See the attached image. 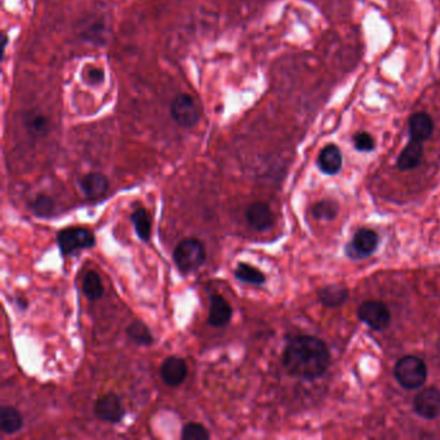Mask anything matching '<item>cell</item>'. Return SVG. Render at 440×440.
I'll use <instances>...</instances> for the list:
<instances>
[{
  "label": "cell",
  "instance_id": "obj_1",
  "mask_svg": "<svg viewBox=\"0 0 440 440\" xmlns=\"http://www.w3.org/2000/svg\"><path fill=\"white\" fill-rule=\"evenodd\" d=\"M331 364V353L325 343L314 336L292 337L283 353V365L290 376L315 380Z\"/></svg>",
  "mask_w": 440,
  "mask_h": 440
},
{
  "label": "cell",
  "instance_id": "obj_2",
  "mask_svg": "<svg viewBox=\"0 0 440 440\" xmlns=\"http://www.w3.org/2000/svg\"><path fill=\"white\" fill-rule=\"evenodd\" d=\"M205 258V244L196 238L183 239L173 251L174 265L183 275H189L202 268Z\"/></svg>",
  "mask_w": 440,
  "mask_h": 440
},
{
  "label": "cell",
  "instance_id": "obj_3",
  "mask_svg": "<svg viewBox=\"0 0 440 440\" xmlns=\"http://www.w3.org/2000/svg\"><path fill=\"white\" fill-rule=\"evenodd\" d=\"M397 382L408 390L419 389L426 382L428 367L425 362L413 355L403 356L394 368Z\"/></svg>",
  "mask_w": 440,
  "mask_h": 440
},
{
  "label": "cell",
  "instance_id": "obj_4",
  "mask_svg": "<svg viewBox=\"0 0 440 440\" xmlns=\"http://www.w3.org/2000/svg\"><path fill=\"white\" fill-rule=\"evenodd\" d=\"M57 244L64 257H69L76 251L88 249L96 246V236L86 227L74 226L60 230L57 234Z\"/></svg>",
  "mask_w": 440,
  "mask_h": 440
},
{
  "label": "cell",
  "instance_id": "obj_5",
  "mask_svg": "<svg viewBox=\"0 0 440 440\" xmlns=\"http://www.w3.org/2000/svg\"><path fill=\"white\" fill-rule=\"evenodd\" d=\"M171 115L177 124L185 128H192L198 124L200 113L193 97L180 93L173 98L171 105Z\"/></svg>",
  "mask_w": 440,
  "mask_h": 440
},
{
  "label": "cell",
  "instance_id": "obj_6",
  "mask_svg": "<svg viewBox=\"0 0 440 440\" xmlns=\"http://www.w3.org/2000/svg\"><path fill=\"white\" fill-rule=\"evenodd\" d=\"M358 318L375 331L385 329L391 321L386 305L380 301H364L358 309Z\"/></svg>",
  "mask_w": 440,
  "mask_h": 440
},
{
  "label": "cell",
  "instance_id": "obj_7",
  "mask_svg": "<svg viewBox=\"0 0 440 440\" xmlns=\"http://www.w3.org/2000/svg\"><path fill=\"white\" fill-rule=\"evenodd\" d=\"M378 235L371 229H360L346 247V255L354 259L368 257L376 251Z\"/></svg>",
  "mask_w": 440,
  "mask_h": 440
},
{
  "label": "cell",
  "instance_id": "obj_8",
  "mask_svg": "<svg viewBox=\"0 0 440 440\" xmlns=\"http://www.w3.org/2000/svg\"><path fill=\"white\" fill-rule=\"evenodd\" d=\"M93 410L98 419L108 424H119L126 415L121 399L114 393H108L98 397Z\"/></svg>",
  "mask_w": 440,
  "mask_h": 440
},
{
  "label": "cell",
  "instance_id": "obj_9",
  "mask_svg": "<svg viewBox=\"0 0 440 440\" xmlns=\"http://www.w3.org/2000/svg\"><path fill=\"white\" fill-rule=\"evenodd\" d=\"M415 410L421 417L434 419L440 416V390L429 387L421 390L413 402Z\"/></svg>",
  "mask_w": 440,
  "mask_h": 440
},
{
  "label": "cell",
  "instance_id": "obj_10",
  "mask_svg": "<svg viewBox=\"0 0 440 440\" xmlns=\"http://www.w3.org/2000/svg\"><path fill=\"white\" fill-rule=\"evenodd\" d=\"M189 373V367L185 359L171 355L168 356L161 367V377L165 385L171 387L180 386L183 384Z\"/></svg>",
  "mask_w": 440,
  "mask_h": 440
},
{
  "label": "cell",
  "instance_id": "obj_11",
  "mask_svg": "<svg viewBox=\"0 0 440 440\" xmlns=\"http://www.w3.org/2000/svg\"><path fill=\"white\" fill-rule=\"evenodd\" d=\"M246 218L248 225L256 231H266L274 225V213L270 205L265 202H255L249 205Z\"/></svg>",
  "mask_w": 440,
  "mask_h": 440
},
{
  "label": "cell",
  "instance_id": "obj_12",
  "mask_svg": "<svg viewBox=\"0 0 440 440\" xmlns=\"http://www.w3.org/2000/svg\"><path fill=\"white\" fill-rule=\"evenodd\" d=\"M233 318V308L230 303L218 293L211 294V306L208 312V324L220 328L225 327Z\"/></svg>",
  "mask_w": 440,
  "mask_h": 440
},
{
  "label": "cell",
  "instance_id": "obj_13",
  "mask_svg": "<svg viewBox=\"0 0 440 440\" xmlns=\"http://www.w3.org/2000/svg\"><path fill=\"white\" fill-rule=\"evenodd\" d=\"M79 185L88 200H98L105 196L108 190V177L102 173H88L80 178Z\"/></svg>",
  "mask_w": 440,
  "mask_h": 440
},
{
  "label": "cell",
  "instance_id": "obj_14",
  "mask_svg": "<svg viewBox=\"0 0 440 440\" xmlns=\"http://www.w3.org/2000/svg\"><path fill=\"white\" fill-rule=\"evenodd\" d=\"M434 132V121L429 114L421 111L413 114L409 119V136L410 140L424 141L429 140Z\"/></svg>",
  "mask_w": 440,
  "mask_h": 440
},
{
  "label": "cell",
  "instance_id": "obj_15",
  "mask_svg": "<svg viewBox=\"0 0 440 440\" xmlns=\"http://www.w3.org/2000/svg\"><path fill=\"white\" fill-rule=\"evenodd\" d=\"M424 157V146L422 142L410 140L404 150L400 152L397 158V168L400 171H410L417 168Z\"/></svg>",
  "mask_w": 440,
  "mask_h": 440
},
{
  "label": "cell",
  "instance_id": "obj_16",
  "mask_svg": "<svg viewBox=\"0 0 440 440\" xmlns=\"http://www.w3.org/2000/svg\"><path fill=\"white\" fill-rule=\"evenodd\" d=\"M318 167L325 174H336L343 167V154L336 145L325 146L318 157Z\"/></svg>",
  "mask_w": 440,
  "mask_h": 440
},
{
  "label": "cell",
  "instance_id": "obj_17",
  "mask_svg": "<svg viewBox=\"0 0 440 440\" xmlns=\"http://www.w3.org/2000/svg\"><path fill=\"white\" fill-rule=\"evenodd\" d=\"M23 428V419L19 409L11 406H3L0 408V430L3 434L12 435Z\"/></svg>",
  "mask_w": 440,
  "mask_h": 440
},
{
  "label": "cell",
  "instance_id": "obj_18",
  "mask_svg": "<svg viewBox=\"0 0 440 440\" xmlns=\"http://www.w3.org/2000/svg\"><path fill=\"white\" fill-rule=\"evenodd\" d=\"M349 299V290L344 286L332 284L319 292V300L327 308H338Z\"/></svg>",
  "mask_w": 440,
  "mask_h": 440
},
{
  "label": "cell",
  "instance_id": "obj_19",
  "mask_svg": "<svg viewBox=\"0 0 440 440\" xmlns=\"http://www.w3.org/2000/svg\"><path fill=\"white\" fill-rule=\"evenodd\" d=\"M82 290L89 301H98L104 296V286L98 273L95 270H88L82 281Z\"/></svg>",
  "mask_w": 440,
  "mask_h": 440
},
{
  "label": "cell",
  "instance_id": "obj_20",
  "mask_svg": "<svg viewBox=\"0 0 440 440\" xmlns=\"http://www.w3.org/2000/svg\"><path fill=\"white\" fill-rule=\"evenodd\" d=\"M130 221L141 240L149 242L151 236V218L149 212L143 207H139L132 212Z\"/></svg>",
  "mask_w": 440,
  "mask_h": 440
},
{
  "label": "cell",
  "instance_id": "obj_21",
  "mask_svg": "<svg viewBox=\"0 0 440 440\" xmlns=\"http://www.w3.org/2000/svg\"><path fill=\"white\" fill-rule=\"evenodd\" d=\"M126 332L128 334L130 341L135 343L137 346L148 347V346L154 344V337L151 334L149 327L141 321L130 323L127 327Z\"/></svg>",
  "mask_w": 440,
  "mask_h": 440
},
{
  "label": "cell",
  "instance_id": "obj_22",
  "mask_svg": "<svg viewBox=\"0 0 440 440\" xmlns=\"http://www.w3.org/2000/svg\"><path fill=\"white\" fill-rule=\"evenodd\" d=\"M234 274L236 279L252 286H262L266 281V277L261 270L246 262L238 264V268H235Z\"/></svg>",
  "mask_w": 440,
  "mask_h": 440
},
{
  "label": "cell",
  "instance_id": "obj_23",
  "mask_svg": "<svg viewBox=\"0 0 440 440\" xmlns=\"http://www.w3.org/2000/svg\"><path fill=\"white\" fill-rule=\"evenodd\" d=\"M54 200L49 195L40 194L38 195L32 203H30V211L32 215L39 218H49L54 213Z\"/></svg>",
  "mask_w": 440,
  "mask_h": 440
},
{
  "label": "cell",
  "instance_id": "obj_24",
  "mask_svg": "<svg viewBox=\"0 0 440 440\" xmlns=\"http://www.w3.org/2000/svg\"><path fill=\"white\" fill-rule=\"evenodd\" d=\"M25 126L30 135L42 137L49 129V121L43 114H30L25 120Z\"/></svg>",
  "mask_w": 440,
  "mask_h": 440
},
{
  "label": "cell",
  "instance_id": "obj_25",
  "mask_svg": "<svg viewBox=\"0 0 440 440\" xmlns=\"http://www.w3.org/2000/svg\"><path fill=\"white\" fill-rule=\"evenodd\" d=\"M209 438V431L199 422H187L181 430V439L183 440H208Z\"/></svg>",
  "mask_w": 440,
  "mask_h": 440
},
{
  "label": "cell",
  "instance_id": "obj_26",
  "mask_svg": "<svg viewBox=\"0 0 440 440\" xmlns=\"http://www.w3.org/2000/svg\"><path fill=\"white\" fill-rule=\"evenodd\" d=\"M337 205L332 200H322L312 208V215L322 221H331L337 216Z\"/></svg>",
  "mask_w": 440,
  "mask_h": 440
},
{
  "label": "cell",
  "instance_id": "obj_27",
  "mask_svg": "<svg viewBox=\"0 0 440 440\" xmlns=\"http://www.w3.org/2000/svg\"><path fill=\"white\" fill-rule=\"evenodd\" d=\"M354 146L358 151H372L375 149V140L369 133L360 132L355 135Z\"/></svg>",
  "mask_w": 440,
  "mask_h": 440
},
{
  "label": "cell",
  "instance_id": "obj_28",
  "mask_svg": "<svg viewBox=\"0 0 440 440\" xmlns=\"http://www.w3.org/2000/svg\"><path fill=\"white\" fill-rule=\"evenodd\" d=\"M91 79L93 80V83H100L104 79V73L100 69H93L91 71Z\"/></svg>",
  "mask_w": 440,
  "mask_h": 440
},
{
  "label": "cell",
  "instance_id": "obj_29",
  "mask_svg": "<svg viewBox=\"0 0 440 440\" xmlns=\"http://www.w3.org/2000/svg\"><path fill=\"white\" fill-rule=\"evenodd\" d=\"M17 306H19L20 309H22V310H26V309H27V301L25 300L23 297L19 299V300H17Z\"/></svg>",
  "mask_w": 440,
  "mask_h": 440
}]
</instances>
